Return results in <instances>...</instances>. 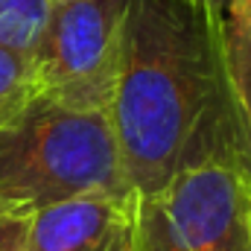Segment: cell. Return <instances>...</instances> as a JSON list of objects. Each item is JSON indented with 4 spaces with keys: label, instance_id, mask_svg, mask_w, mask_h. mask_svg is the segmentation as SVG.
Returning a JSON list of instances; mask_svg holds the SVG:
<instances>
[{
    "label": "cell",
    "instance_id": "obj_1",
    "mask_svg": "<svg viewBox=\"0 0 251 251\" xmlns=\"http://www.w3.org/2000/svg\"><path fill=\"white\" fill-rule=\"evenodd\" d=\"M108 120L137 196L196 164L251 167L204 3L126 0Z\"/></svg>",
    "mask_w": 251,
    "mask_h": 251
},
{
    "label": "cell",
    "instance_id": "obj_2",
    "mask_svg": "<svg viewBox=\"0 0 251 251\" xmlns=\"http://www.w3.org/2000/svg\"><path fill=\"white\" fill-rule=\"evenodd\" d=\"M108 111L35 94L0 128V207L32 216L91 193H128Z\"/></svg>",
    "mask_w": 251,
    "mask_h": 251
},
{
    "label": "cell",
    "instance_id": "obj_3",
    "mask_svg": "<svg viewBox=\"0 0 251 251\" xmlns=\"http://www.w3.org/2000/svg\"><path fill=\"white\" fill-rule=\"evenodd\" d=\"M134 251H251V167L196 164L140 196Z\"/></svg>",
    "mask_w": 251,
    "mask_h": 251
},
{
    "label": "cell",
    "instance_id": "obj_4",
    "mask_svg": "<svg viewBox=\"0 0 251 251\" xmlns=\"http://www.w3.org/2000/svg\"><path fill=\"white\" fill-rule=\"evenodd\" d=\"M126 0H56L29 56L35 94L56 102L108 111Z\"/></svg>",
    "mask_w": 251,
    "mask_h": 251
},
{
    "label": "cell",
    "instance_id": "obj_5",
    "mask_svg": "<svg viewBox=\"0 0 251 251\" xmlns=\"http://www.w3.org/2000/svg\"><path fill=\"white\" fill-rule=\"evenodd\" d=\"M140 196L91 193L29 216L26 251H134Z\"/></svg>",
    "mask_w": 251,
    "mask_h": 251
},
{
    "label": "cell",
    "instance_id": "obj_6",
    "mask_svg": "<svg viewBox=\"0 0 251 251\" xmlns=\"http://www.w3.org/2000/svg\"><path fill=\"white\" fill-rule=\"evenodd\" d=\"M213 21L231 102L251 164V0H225Z\"/></svg>",
    "mask_w": 251,
    "mask_h": 251
},
{
    "label": "cell",
    "instance_id": "obj_7",
    "mask_svg": "<svg viewBox=\"0 0 251 251\" xmlns=\"http://www.w3.org/2000/svg\"><path fill=\"white\" fill-rule=\"evenodd\" d=\"M56 0H0V47L32 56Z\"/></svg>",
    "mask_w": 251,
    "mask_h": 251
},
{
    "label": "cell",
    "instance_id": "obj_8",
    "mask_svg": "<svg viewBox=\"0 0 251 251\" xmlns=\"http://www.w3.org/2000/svg\"><path fill=\"white\" fill-rule=\"evenodd\" d=\"M35 97L29 56L0 47V128Z\"/></svg>",
    "mask_w": 251,
    "mask_h": 251
},
{
    "label": "cell",
    "instance_id": "obj_9",
    "mask_svg": "<svg viewBox=\"0 0 251 251\" xmlns=\"http://www.w3.org/2000/svg\"><path fill=\"white\" fill-rule=\"evenodd\" d=\"M29 216L0 207V251H26Z\"/></svg>",
    "mask_w": 251,
    "mask_h": 251
},
{
    "label": "cell",
    "instance_id": "obj_10",
    "mask_svg": "<svg viewBox=\"0 0 251 251\" xmlns=\"http://www.w3.org/2000/svg\"><path fill=\"white\" fill-rule=\"evenodd\" d=\"M199 3H204V6H207V9H210L213 15H216V12H219L222 6H225V0H199Z\"/></svg>",
    "mask_w": 251,
    "mask_h": 251
}]
</instances>
